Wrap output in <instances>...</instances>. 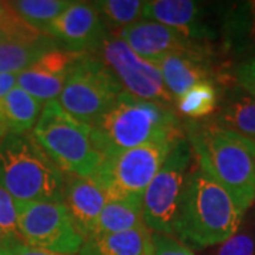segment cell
<instances>
[{
	"label": "cell",
	"mask_w": 255,
	"mask_h": 255,
	"mask_svg": "<svg viewBox=\"0 0 255 255\" xmlns=\"http://www.w3.org/2000/svg\"><path fill=\"white\" fill-rule=\"evenodd\" d=\"M186 136L206 174L230 194L241 213L255 201V146L213 122H190Z\"/></svg>",
	"instance_id": "cell-1"
},
{
	"label": "cell",
	"mask_w": 255,
	"mask_h": 255,
	"mask_svg": "<svg viewBox=\"0 0 255 255\" xmlns=\"http://www.w3.org/2000/svg\"><path fill=\"white\" fill-rule=\"evenodd\" d=\"M92 127L102 159L137 146L184 136L179 115L172 107L140 100L122 91L108 112Z\"/></svg>",
	"instance_id": "cell-2"
},
{
	"label": "cell",
	"mask_w": 255,
	"mask_h": 255,
	"mask_svg": "<svg viewBox=\"0 0 255 255\" xmlns=\"http://www.w3.org/2000/svg\"><path fill=\"white\" fill-rule=\"evenodd\" d=\"M243 214L227 191L199 167L187 177L174 234L196 248L223 244L237 234Z\"/></svg>",
	"instance_id": "cell-3"
},
{
	"label": "cell",
	"mask_w": 255,
	"mask_h": 255,
	"mask_svg": "<svg viewBox=\"0 0 255 255\" xmlns=\"http://www.w3.org/2000/svg\"><path fill=\"white\" fill-rule=\"evenodd\" d=\"M0 187L13 200L64 203L65 173L30 133L0 143Z\"/></svg>",
	"instance_id": "cell-4"
},
{
	"label": "cell",
	"mask_w": 255,
	"mask_h": 255,
	"mask_svg": "<svg viewBox=\"0 0 255 255\" xmlns=\"http://www.w3.org/2000/svg\"><path fill=\"white\" fill-rule=\"evenodd\" d=\"M37 143L65 174L94 176L102 156L92 136V127L71 117L58 101L47 102L31 130Z\"/></svg>",
	"instance_id": "cell-5"
},
{
	"label": "cell",
	"mask_w": 255,
	"mask_h": 255,
	"mask_svg": "<svg viewBox=\"0 0 255 255\" xmlns=\"http://www.w3.org/2000/svg\"><path fill=\"white\" fill-rule=\"evenodd\" d=\"M124 91L114 74L92 54H81L71 68L58 104L71 117L94 125Z\"/></svg>",
	"instance_id": "cell-6"
},
{
	"label": "cell",
	"mask_w": 255,
	"mask_h": 255,
	"mask_svg": "<svg viewBox=\"0 0 255 255\" xmlns=\"http://www.w3.org/2000/svg\"><path fill=\"white\" fill-rule=\"evenodd\" d=\"M179 139L137 146L104 157L98 172L94 176L108 191L110 200L142 201L147 186Z\"/></svg>",
	"instance_id": "cell-7"
},
{
	"label": "cell",
	"mask_w": 255,
	"mask_h": 255,
	"mask_svg": "<svg viewBox=\"0 0 255 255\" xmlns=\"http://www.w3.org/2000/svg\"><path fill=\"white\" fill-rule=\"evenodd\" d=\"M191 155L193 150L187 136L180 137L147 186L142 197V211L145 226L150 231L167 236L174 234Z\"/></svg>",
	"instance_id": "cell-8"
},
{
	"label": "cell",
	"mask_w": 255,
	"mask_h": 255,
	"mask_svg": "<svg viewBox=\"0 0 255 255\" xmlns=\"http://www.w3.org/2000/svg\"><path fill=\"white\" fill-rule=\"evenodd\" d=\"M18 234L21 243L61 255H77L84 237L64 203L17 201Z\"/></svg>",
	"instance_id": "cell-9"
},
{
	"label": "cell",
	"mask_w": 255,
	"mask_h": 255,
	"mask_svg": "<svg viewBox=\"0 0 255 255\" xmlns=\"http://www.w3.org/2000/svg\"><path fill=\"white\" fill-rule=\"evenodd\" d=\"M90 54L97 57L114 74L128 94L166 107L176 105L173 95L164 87L159 68L140 58L118 34L108 31L100 46Z\"/></svg>",
	"instance_id": "cell-10"
},
{
	"label": "cell",
	"mask_w": 255,
	"mask_h": 255,
	"mask_svg": "<svg viewBox=\"0 0 255 255\" xmlns=\"http://www.w3.org/2000/svg\"><path fill=\"white\" fill-rule=\"evenodd\" d=\"M108 30L94 3L73 1L47 28V34L64 50L90 54L107 36Z\"/></svg>",
	"instance_id": "cell-11"
},
{
	"label": "cell",
	"mask_w": 255,
	"mask_h": 255,
	"mask_svg": "<svg viewBox=\"0 0 255 255\" xmlns=\"http://www.w3.org/2000/svg\"><path fill=\"white\" fill-rule=\"evenodd\" d=\"M80 55L64 48L48 51L36 64L18 74L17 87L44 105L57 101Z\"/></svg>",
	"instance_id": "cell-12"
},
{
	"label": "cell",
	"mask_w": 255,
	"mask_h": 255,
	"mask_svg": "<svg viewBox=\"0 0 255 255\" xmlns=\"http://www.w3.org/2000/svg\"><path fill=\"white\" fill-rule=\"evenodd\" d=\"M115 34H118L140 58L152 64L160 61L170 53L196 48L193 40L180 31L145 18Z\"/></svg>",
	"instance_id": "cell-13"
},
{
	"label": "cell",
	"mask_w": 255,
	"mask_h": 255,
	"mask_svg": "<svg viewBox=\"0 0 255 255\" xmlns=\"http://www.w3.org/2000/svg\"><path fill=\"white\" fill-rule=\"evenodd\" d=\"M108 191L95 176L65 174L64 204L84 240L90 237L107 201Z\"/></svg>",
	"instance_id": "cell-14"
},
{
	"label": "cell",
	"mask_w": 255,
	"mask_h": 255,
	"mask_svg": "<svg viewBox=\"0 0 255 255\" xmlns=\"http://www.w3.org/2000/svg\"><path fill=\"white\" fill-rule=\"evenodd\" d=\"M155 65L162 74L164 87L173 95L174 100L180 98L197 84L210 82L211 74L199 47L170 53Z\"/></svg>",
	"instance_id": "cell-15"
},
{
	"label": "cell",
	"mask_w": 255,
	"mask_h": 255,
	"mask_svg": "<svg viewBox=\"0 0 255 255\" xmlns=\"http://www.w3.org/2000/svg\"><path fill=\"white\" fill-rule=\"evenodd\" d=\"M143 18L174 28L190 40L204 34V28L200 23V6L191 0L145 1Z\"/></svg>",
	"instance_id": "cell-16"
},
{
	"label": "cell",
	"mask_w": 255,
	"mask_h": 255,
	"mask_svg": "<svg viewBox=\"0 0 255 255\" xmlns=\"http://www.w3.org/2000/svg\"><path fill=\"white\" fill-rule=\"evenodd\" d=\"M152 233L143 226L118 234L85 238L77 255H152Z\"/></svg>",
	"instance_id": "cell-17"
},
{
	"label": "cell",
	"mask_w": 255,
	"mask_h": 255,
	"mask_svg": "<svg viewBox=\"0 0 255 255\" xmlns=\"http://www.w3.org/2000/svg\"><path fill=\"white\" fill-rule=\"evenodd\" d=\"M54 48H58V43L47 34L36 38L6 40L0 46V74H20Z\"/></svg>",
	"instance_id": "cell-18"
},
{
	"label": "cell",
	"mask_w": 255,
	"mask_h": 255,
	"mask_svg": "<svg viewBox=\"0 0 255 255\" xmlns=\"http://www.w3.org/2000/svg\"><path fill=\"white\" fill-rule=\"evenodd\" d=\"M44 104L31 97L20 87L13 88L0 102V118L9 133H30L41 115Z\"/></svg>",
	"instance_id": "cell-19"
},
{
	"label": "cell",
	"mask_w": 255,
	"mask_h": 255,
	"mask_svg": "<svg viewBox=\"0 0 255 255\" xmlns=\"http://www.w3.org/2000/svg\"><path fill=\"white\" fill-rule=\"evenodd\" d=\"M143 226L145 220L142 211V201L111 199L104 206L90 237L104 234H118Z\"/></svg>",
	"instance_id": "cell-20"
},
{
	"label": "cell",
	"mask_w": 255,
	"mask_h": 255,
	"mask_svg": "<svg viewBox=\"0 0 255 255\" xmlns=\"http://www.w3.org/2000/svg\"><path fill=\"white\" fill-rule=\"evenodd\" d=\"M217 127L231 130L255 146V98L240 95L230 100L220 110L214 121Z\"/></svg>",
	"instance_id": "cell-21"
},
{
	"label": "cell",
	"mask_w": 255,
	"mask_h": 255,
	"mask_svg": "<svg viewBox=\"0 0 255 255\" xmlns=\"http://www.w3.org/2000/svg\"><path fill=\"white\" fill-rule=\"evenodd\" d=\"M9 4L27 24L47 34L48 26L64 10L68 9L73 4V1H68V0H17V1H9Z\"/></svg>",
	"instance_id": "cell-22"
},
{
	"label": "cell",
	"mask_w": 255,
	"mask_h": 255,
	"mask_svg": "<svg viewBox=\"0 0 255 255\" xmlns=\"http://www.w3.org/2000/svg\"><path fill=\"white\" fill-rule=\"evenodd\" d=\"M94 6L100 11L101 17L105 26L108 24L112 28H124L135 24L143 18L145 1L140 0H102L95 1Z\"/></svg>",
	"instance_id": "cell-23"
},
{
	"label": "cell",
	"mask_w": 255,
	"mask_h": 255,
	"mask_svg": "<svg viewBox=\"0 0 255 255\" xmlns=\"http://www.w3.org/2000/svg\"><path fill=\"white\" fill-rule=\"evenodd\" d=\"M217 107V91L211 82L194 85L176 100V108L184 117L191 119L204 118L213 114Z\"/></svg>",
	"instance_id": "cell-24"
},
{
	"label": "cell",
	"mask_w": 255,
	"mask_h": 255,
	"mask_svg": "<svg viewBox=\"0 0 255 255\" xmlns=\"http://www.w3.org/2000/svg\"><path fill=\"white\" fill-rule=\"evenodd\" d=\"M0 230L4 237L6 246L21 241L18 234L16 204L13 197L1 187H0Z\"/></svg>",
	"instance_id": "cell-25"
},
{
	"label": "cell",
	"mask_w": 255,
	"mask_h": 255,
	"mask_svg": "<svg viewBox=\"0 0 255 255\" xmlns=\"http://www.w3.org/2000/svg\"><path fill=\"white\" fill-rule=\"evenodd\" d=\"M152 255H194V253L186 244L167 234L152 233Z\"/></svg>",
	"instance_id": "cell-26"
},
{
	"label": "cell",
	"mask_w": 255,
	"mask_h": 255,
	"mask_svg": "<svg viewBox=\"0 0 255 255\" xmlns=\"http://www.w3.org/2000/svg\"><path fill=\"white\" fill-rule=\"evenodd\" d=\"M217 255H255V243L247 234H236L224 241Z\"/></svg>",
	"instance_id": "cell-27"
},
{
	"label": "cell",
	"mask_w": 255,
	"mask_h": 255,
	"mask_svg": "<svg viewBox=\"0 0 255 255\" xmlns=\"http://www.w3.org/2000/svg\"><path fill=\"white\" fill-rule=\"evenodd\" d=\"M237 82L248 95L255 98V58L248 60L238 68Z\"/></svg>",
	"instance_id": "cell-28"
},
{
	"label": "cell",
	"mask_w": 255,
	"mask_h": 255,
	"mask_svg": "<svg viewBox=\"0 0 255 255\" xmlns=\"http://www.w3.org/2000/svg\"><path fill=\"white\" fill-rule=\"evenodd\" d=\"M0 255H61L51 253V251H46V250H40V248H34L30 247L21 241L18 243H11L9 246L3 247L0 250Z\"/></svg>",
	"instance_id": "cell-29"
},
{
	"label": "cell",
	"mask_w": 255,
	"mask_h": 255,
	"mask_svg": "<svg viewBox=\"0 0 255 255\" xmlns=\"http://www.w3.org/2000/svg\"><path fill=\"white\" fill-rule=\"evenodd\" d=\"M18 74L6 73L0 74V102L4 100V97L9 94L13 88L17 87Z\"/></svg>",
	"instance_id": "cell-30"
},
{
	"label": "cell",
	"mask_w": 255,
	"mask_h": 255,
	"mask_svg": "<svg viewBox=\"0 0 255 255\" xmlns=\"http://www.w3.org/2000/svg\"><path fill=\"white\" fill-rule=\"evenodd\" d=\"M9 133V130H7V128H6V125H4V122L1 121V118H0V143H1V140L6 137V135Z\"/></svg>",
	"instance_id": "cell-31"
},
{
	"label": "cell",
	"mask_w": 255,
	"mask_h": 255,
	"mask_svg": "<svg viewBox=\"0 0 255 255\" xmlns=\"http://www.w3.org/2000/svg\"><path fill=\"white\" fill-rule=\"evenodd\" d=\"M6 246V243H4V237H3V234H1V230H0V250L3 248V247Z\"/></svg>",
	"instance_id": "cell-32"
},
{
	"label": "cell",
	"mask_w": 255,
	"mask_h": 255,
	"mask_svg": "<svg viewBox=\"0 0 255 255\" xmlns=\"http://www.w3.org/2000/svg\"><path fill=\"white\" fill-rule=\"evenodd\" d=\"M4 41H6V37H4V34H3V33L0 31V46H1V44H3Z\"/></svg>",
	"instance_id": "cell-33"
}]
</instances>
